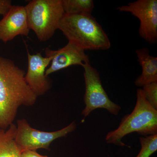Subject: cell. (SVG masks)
<instances>
[{
  "label": "cell",
  "instance_id": "6da1fadb",
  "mask_svg": "<svg viewBox=\"0 0 157 157\" xmlns=\"http://www.w3.org/2000/svg\"><path fill=\"white\" fill-rule=\"evenodd\" d=\"M25 73L14 62L0 56V128L13 123L21 106H32L38 96L25 79Z\"/></svg>",
  "mask_w": 157,
  "mask_h": 157
},
{
  "label": "cell",
  "instance_id": "7a4b0ae2",
  "mask_svg": "<svg viewBox=\"0 0 157 157\" xmlns=\"http://www.w3.org/2000/svg\"><path fill=\"white\" fill-rule=\"evenodd\" d=\"M69 42L85 51L107 50L111 43L107 34L92 14H66L59 26Z\"/></svg>",
  "mask_w": 157,
  "mask_h": 157
},
{
  "label": "cell",
  "instance_id": "3957f363",
  "mask_svg": "<svg viewBox=\"0 0 157 157\" xmlns=\"http://www.w3.org/2000/svg\"><path fill=\"white\" fill-rule=\"evenodd\" d=\"M133 132L143 137L157 134V110L147 101L141 88L137 90V101L132 112L122 118L119 127L107 133L105 140L108 144L124 146L122 139Z\"/></svg>",
  "mask_w": 157,
  "mask_h": 157
},
{
  "label": "cell",
  "instance_id": "277c9868",
  "mask_svg": "<svg viewBox=\"0 0 157 157\" xmlns=\"http://www.w3.org/2000/svg\"><path fill=\"white\" fill-rule=\"evenodd\" d=\"M25 8L29 29L41 42L53 36L65 15L62 0H33Z\"/></svg>",
  "mask_w": 157,
  "mask_h": 157
},
{
  "label": "cell",
  "instance_id": "5b68a950",
  "mask_svg": "<svg viewBox=\"0 0 157 157\" xmlns=\"http://www.w3.org/2000/svg\"><path fill=\"white\" fill-rule=\"evenodd\" d=\"M85 92L84 102L85 107L82 114L87 117L95 109H104L113 115L117 116L121 110V107L110 100L105 91L98 70L90 63L83 66Z\"/></svg>",
  "mask_w": 157,
  "mask_h": 157
},
{
  "label": "cell",
  "instance_id": "8992f818",
  "mask_svg": "<svg viewBox=\"0 0 157 157\" xmlns=\"http://www.w3.org/2000/svg\"><path fill=\"white\" fill-rule=\"evenodd\" d=\"M76 128V122L73 121L58 131L44 132L32 128L26 120L22 119L17 121L15 139L22 152L25 150L36 151L40 149L49 150L54 140L67 136Z\"/></svg>",
  "mask_w": 157,
  "mask_h": 157
},
{
  "label": "cell",
  "instance_id": "52a82bcc",
  "mask_svg": "<svg viewBox=\"0 0 157 157\" xmlns=\"http://www.w3.org/2000/svg\"><path fill=\"white\" fill-rule=\"evenodd\" d=\"M117 10L130 12L140 21L139 34L149 44L157 42V1L137 0L118 7Z\"/></svg>",
  "mask_w": 157,
  "mask_h": 157
},
{
  "label": "cell",
  "instance_id": "ba28073f",
  "mask_svg": "<svg viewBox=\"0 0 157 157\" xmlns=\"http://www.w3.org/2000/svg\"><path fill=\"white\" fill-rule=\"evenodd\" d=\"M45 53L46 57L52 58L50 67L45 71L46 76L70 66L78 65L83 67L85 64L90 63L89 57L85 50L71 42H68L64 47L58 50L47 48Z\"/></svg>",
  "mask_w": 157,
  "mask_h": 157
},
{
  "label": "cell",
  "instance_id": "9c48e42d",
  "mask_svg": "<svg viewBox=\"0 0 157 157\" xmlns=\"http://www.w3.org/2000/svg\"><path fill=\"white\" fill-rule=\"evenodd\" d=\"M27 52L28 67L25 75L26 81L38 97L43 95L50 89V84L45 73L52 58L43 57L41 53L31 55L28 51Z\"/></svg>",
  "mask_w": 157,
  "mask_h": 157
},
{
  "label": "cell",
  "instance_id": "30bf717a",
  "mask_svg": "<svg viewBox=\"0 0 157 157\" xmlns=\"http://www.w3.org/2000/svg\"><path fill=\"white\" fill-rule=\"evenodd\" d=\"M25 6H12L0 21V41L6 43L17 36L29 33Z\"/></svg>",
  "mask_w": 157,
  "mask_h": 157
},
{
  "label": "cell",
  "instance_id": "8fae6325",
  "mask_svg": "<svg viewBox=\"0 0 157 157\" xmlns=\"http://www.w3.org/2000/svg\"><path fill=\"white\" fill-rule=\"evenodd\" d=\"M137 61L142 72L135 81V85L143 87L145 85L157 82V58L150 54L149 50L144 47L136 51Z\"/></svg>",
  "mask_w": 157,
  "mask_h": 157
},
{
  "label": "cell",
  "instance_id": "7c38bea8",
  "mask_svg": "<svg viewBox=\"0 0 157 157\" xmlns=\"http://www.w3.org/2000/svg\"><path fill=\"white\" fill-rule=\"evenodd\" d=\"M16 125L6 130L0 128V157H21L22 151L15 140Z\"/></svg>",
  "mask_w": 157,
  "mask_h": 157
},
{
  "label": "cell",
  "instance_id": "4fadbf2b",
  "mask_svg": "<svg viewBox=\"0 0 157 157\" xmlns=\"http://www.w3.org/2000/svg\"><path fill=\"white\" fill-rule=\"evenodd\" d=\"M66 14H92L94 8L92 0H62Z\"/></svg>",
  "mask_w": 157,
  "mask_h": 157
},
{
  "label": "cell",
  "instance_id": "5bb4252c",
  "mask_svg": "<svg viewBox=\"0 0 157 157\" xmlns=\"http://www.w3.org/2000/svg\"><path fill=\"white\" fill-rule=\"evenodd\" d=\"M141 149L136 157H150L157 150V134L140 137Z\"/></svg>",
  "mask_w": 157,
  "mask_h": 157
},
{
  "label": "cell",
  "instance_id": "9a60e30c",
  "mask_svg": "<svg viewBox=\"0 0 157 157\" xmlns=\"http://www.w3.org/2000/svg\"><path fill=\"white\" fill-rule=\"evenodd\" d=\"M142 90L147 101L157 110V82L144 86Z\"/></svg>",
  "mask_w": 157,
  "mask_h": 157
},
{
  "label": "cell",
  "instance_id": "2e32d148",
  "mask_svg": "<svg viewBox=\"0 0 157 157\" xmlns=\"http://www.w3.org/2000/svg\"><path fill=\"white\" fill-rule=\"evenodd\" d=\"M12 6L10 0H0V14L6 15Z\"/></svg>",
  "mask_w": 157,
  "mask_h": 157
},
{
  "label": "cell",
  "instance_id": "e0dca14e",
  "mask_svg": "<svg viewBox=\"0 0 157 157\" xmlns=\"http://www.w3.org/2000/svg\"><path fill=\"white\" fill-rule=\"evenodd\" d=\"M21 157H48L47 156L39 154L36 151H24L21 154Z\"/></svg>",
  "mask_w": 157,
  "mask_h": 157
}]
</instances>
